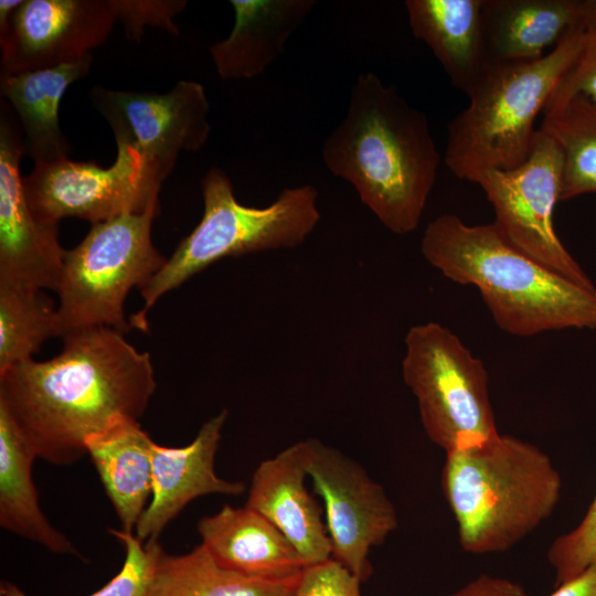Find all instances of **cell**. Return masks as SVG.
Segmentation results:
<instances>
[{
	"mask_svg": "<svg viewBox=\"0 0 596 596\" xmlns=\"http://www.w3.org/2000/svg\"><path fill=\"white\" fill-rule=\"evenodd\" d=\"M109 533L124 545L125 562L115 577L89 596H147L163 551L161 545L158 541L143 544L132 532L121 529H109ZM0 595L29 596L9 582L1 583Z\"/></svg>",
	"mask_w": 596,
	"mask_h": 596,
	"instance_id": "obj_27",
	"label": "cell"
},
{
	"mask_svg": "<svg viewBox=\"0 0 596 596\" xmlns=\"http://www.w3.org/2000/svg\"><path fill=\"white\" fill-rule=\"evenodd\" d=\"M116 19L124 26L129 41L140 42L146 26L160 28L172 35L179 30L174 18L185 7L184 0H111Z\"/></svg>",
	"mask_w": 596,
	"mask_h": 596,
	"instance_id": "obj_29",
	"label": "cell"
},
{
	"mask_svg": "<svg viewBox=\"0 0 596 596\" xmlns=\"http://www.w3.org/2000/svg\"><path fill=\"white\" fill-rule=\"evenodd\" d=\"M573 95H584L596 103V28L583 30L581 51L550 99Z\"/></svg>",
	"mask_w": 596,
	"mask_h": 596,
	"instance_id": "obj_31",
	"label": "cell"
},
{
	"mask_svg": "<svg viewBox=\"0 0 596 596\" xmlns=\"http://www.w3.org/2000/svg\"><path fill=\"white\" fill-rule=\"evenodd\" d=\"M25 155L19 121L8 102L0 109V284L56 291L66 251L58 242V224L39 220L22 183Z\"/></svg>",
	"mask_w": 596,
	"mask_h": 596,
	"instance_id": "obj_13",
	"label": "cell"
},
{
	"mask_svg": "<svg viewBox=\"0 0 596 596\" xmlns=\"http://www.w3.org/2000/svg\"><path fill=\"white\" fill-rule=\"evenodd\" d=\"M483 0H407L408 24L433 52L451 84L466 95L491 62L485 44Z\"/></svg>",
	"mask_w": 596,
	"mask_h": 596,
	"instance_id": "obj_19",
	"label": "cell"
},
{
	"mask_svg": "<svg viewBox=\"0 0 596 596\" xmlns=\"http://www.w3.org/2000/svg\"><path fill=\"white\" fill-rule=\"evenodd\" d=\"M38 458L0 401V525L55 554L78 556L74 544L43 513L32 475Z\"/></svg>",
	"mask_w": 596,
	"mask_h": 596,
	"instance_id": "obj_23",
	"label": "cell"
},
{
	"mask_svg": "<svg viewBox=\"0 0 596 596\" xmlns=\"http://www.w3.org/2000/svg\"><path fill=\"white\" fill-rule=\"evenodd\" d=\"M550 596H596V562L557 586Z\"/></svg>",
	"mask_w": 596,
	"mask_h": 596,
	"instance_id": "obj_33",
	"label": "cell"
},
{
	"mask_svg": "<svg viewBox=\"0 0 596 596\" xmlns=\"http://www.w3.org/2000/svg\"><path fill=\"white\" fill-rule=\"evenodd\" d=\"M91 100L108 123L116 143L132 148L161 183L181 151H198L209 139L210 103L202 84L179 81L167 93L115 91L96 85Z\"/></svg>",
	"mask_w": 596,
	"mask_h": 596,
	"instance_id": "obj_11",
	"label": "cell"
},
{
	"mask_svg": "<svg viewBox=\"0 0 596 596\" xmlns=\"http://www.w3.org/2000/svg\"><path fill=\"white\" fill-rule=\"evenodd\" d=\"M201 189L202 219L140 288L143 305L131 315V328L147 332L148 311L159 298L212 264L225 257L297 247L320 220L318 191L310 184L284 189L267 206H247L237 201L226 172L213 167Z\"/></svg>",
	"mask_w": 596,
	"mask_h": 596,
	"instance_id": "obj_6",
	"label": "cell"
},
{
	"mask_svg": "<svg viewBox=\"0 0 596 596\" xmlns=\"http://www.w3.org/2000/svg\"><path fill=\"white\" fill-rule=\"evenodd\" d=\"M201 544L222 567L259 578H287L308 567L288 539L254 510L223 505L198 522Z\"/></svg>",
	"mask_w": 596,
	"mask_h": 596,
	"instance_id": "obj_17",
	"label": "cell"
},
{
	"mask_svg": "<svg viewBox=\"0 0 596 596\" xmlns=\"http://www.w3.org/2000/svg\"><path fill=\"white\" fill-rule=\"evenodd\" d=\"M234 26L209 51L220 77L262 75L285 51L292 33L316 6L313 0H232Z\"/></svg>",
	"mask_w": 596,
	"mask_h": 596,
	"instance_id": "obj_18",
	"label": "cell"
},
{
	"mask_svg": "<svg viewBox=\"0 0 596 596\" xmlns=\"http://www.w3.org/2000/svg\"><path fill=\"white\" fill-rule=\"evenodd\" d=\"M62 336L57 307L42 290L0 284V374L32 359L50 338Z\"/></svg>",
	"mask_w": 596,
	"mask_h": 596,
	"instance_id": "obj_26",
	"label": "cell"
},
{
	"mask_svg": "<svg viewBox=\"0 0 596 596\" xmlns=\"http://www.w3.org/2000/svg\"><path fill=\"white\" fill-rule=\"evenodd\" d=\"M24 0H1L0 1V39H3L11 25V21Z\"/></svg>",
	"mask_w": 596,
	"mask_h": 596,
	"instance_id": "obj_34",
	"label": "cell"
},
{
	"mask_svg": "<svg viewBox=\"0 0 596 596\" xmlns=\"http://www.w3.org/2000/svg\"><path fill=\"white\" fill-rule=\"evenodd\" d=\"M321 155L327 169L349 182L387 230L406 235L418 227L440 155L426 115L393 85L371 72L360 74Z\"/></svg>",
	"mask_w": 596,
	"mask_h": 596,
	"instance_id": "obj_2",
	"label": "cell"
},
{
	"mask_svg": "<svg viewBox=\"0 0 596 596\" xmlns=\"http://www.w3.org/2000/svg\"><path fill=\"white\" fill-rule=\"evenodd\" d=\"M2 596V595H1Z\"/></svg>",
	"mask_w": 596,
	"mask_h": 596,
	"instance_id": "obj_36",
	"label": "cell"
},
{
	"mask_svg": "<svg viewBox=\"0 0 596 596\" xmlns=\"http://www.w3.org/2000/svg\"><path fill=\"white\" fill-rule=\"evenodd\" d=\"M404 343L403 380L435 445L447 454L499 435L485 364L458 336L430 321L413 326Z\"/></svg>",
	"mask_w": 596,
	"mask_h": 596,
	"instance_id": "obj_8",
	"label": "cell"
},
{
	"mask_svg": "<svg viewBox=\"0 0 596 596\" xmlns=\"http://www.w3.org/2000/svg\"><path fill=\"white\" fill-rule=\"evenodd\" d=\"M92 62L93 55L88 54L54 67L0 74V95L19 117L25 155L34 164L68 158L72 145L60 126V104L66 89L88 74Z\"/></svg>",
	"mask_w": 596,
	"mask_h": 596,
	"instance_id": "obj_20",
	"label": "cell"
},
{
	"mask_svg": "<svg viewBox=\"0 0 596 596\" xmlns=\"http://www.w3.org/2000/svg\"><path fill=\"white\" fill-rule=\"evenodd\" d=\"M63 339L56 356L0 374V401L38 458L57 466L86 456V440L118 419L139 421L157 389L149 353L125 333L92 327Z\"/></svg>",
	"mask_w": 596,
	"mask_h": 596,
	"instance_id": "obj_1",
	"label": "cell"
},
{
	"mask_svg": "<svg viewBox=\"0 0 596 596\" xmlns=\"http://www.w3.org/2000/svg\"><path fill=\"white\" fill-rule=\"evenodd\" d=\"M547 560L561 585L596 562V493L581 522L556 538L547 551Z\"/></svg>",
	"mask_w": 596,
	"mask_h": 596,
	"instance_id": "obj_28",
	"label": "cell"
},
{
	"mask_svg": "<svg viewBox=\"0 0 596 596\" xmlns=\"http://www.w3.org/2000/svg\"><path fill=\"white\" fill-rule=\"evenodd\" d=\"M302 440L263 460L255 469L245 507L272 522L308 566L331 558L322 509L306 486Z\"/></svg>",
	"mask_w": 596,
	"mask_h": 596,
	"instance_id": "obj_16",
	"label": "cell"
},
{
	"mask_svg": "<svg viewBox=\"0 0 596 596\" xmlns=\"http://www.w3.org/2000/svg\"><path fill=\"white\" fill-rule=\"evenodd\" d=\"M562 155L555 141L538 129L524 162L509 170L480 174L493 222L518 251L571 281L596 291L592 279L558 238L553 213L560 201Z\"/></svg>",
	"mask_w": 596,
	"mask_h": 596,
	"instance_id": "obj_9",
	"label": "cell"
},
{
	"mask_svg": "<svg viewBox=\"0 0 596 596\" xmlns=\"http://www.w3.org/2000/svg\"><path fill=\"white\" fill-rule=\"evenodd\" d=\"M561 477L550 457L510 435L446 454L441 488L461 547L472 554L505 551L554 511Z\"/></svg>",
	"mask_w": 596,
	"mask_h": 596,
	"instance_id": "obj_4",
	"label": "cell"
},
{
	"mask_svg": "<svg viewBox=\"0 0 596 596\" xmlns=\"http://www.w3.org/2000/svg\"><path fill=\"white\" fill-rule=\"evenodd\" d=\"M155 441L138 421L120 418L85 444L121 530L132 532L152 496Z\"/></svg>",
	"mask_w": 596,
	"mask_h": 596,
	"instance_id": "obj_22",
	"label": "cell"
},
{
	"mask_svg": "<svg viewBox=\"0 0 596 596\" xmlns=\"http://www.w3.org/2000/svg\"><path fill=\"white\" fill-rule=\"evenodd\" d=\"M300 577L247 576L222 567L199 544L185 554L162 551L147 596H297Z\"/></svg>",
	"mask_w": 596,
	"mask_h": 596,
	"instance_id": "obj_24",
	"label": "cell"
},
{
	"mask_svg": "<svg viewBox=\"0 0 596 596\" xmlns=\"http://www.w3.org/2000/svg\"><path fill=\"white\" fill-rule=\"evenodd\" d=\"M360 586L354 575L329 558L302 571L297 596H361Z\"/></svg>",
	"mask_w": 596,
	"mask_h": 596,
	"instance_id": "obj_30",
	"label": "cell"
},
{
	"mask_svg": "<svg viewBox=\"0 0 596 596\" xmlns=\"http://www.w3.org/2000/svg\"><path fill=\"white\" fill-rule=\"evenodd\" d=\"M579 25L583 30L596 28V0H579Z\"/></svg>",
	"mask_w": 596,
	"mask_h": 596,
	"instance_id": "obj_35",
	"label": "cell"
},
{
	"mask_svg": "<svg viewBox=\"0 0 596 596\" xmlns=\"http://www.w3.org/2000/svg\"><path fill=\"white\" fill-rule=\"evenodd\" d=\"M421 249L448 279L476 286L507 333L596 329V291L518 251L494 223L469 225L456 214H441L427 224Z\"/></svg>",
	"mask_w": 596,
	"mask_h": 596,
	"instance_id": "obj_3",
	"label": "cell"
},
{
	"mask_svg": "<svg viewBox=\"0 0 596 596\" xmlns=\"http://www.w3.org/2000/svg\"><path fill=\"white\" fill-rule=\"evenodd\" d=\"M227 415L223 409L206 421L187 446L153 444L152 496L135 529L141 542L158 541L166 526L199 497L241 496L246 491L244 482L225 480L214 469Z\"/></svg>",
	"mask_w": 596,
	"mask_h": 596,
	"instance_id": "obj_15",
	"label": "cell"
},
{
	"mask_svg": "<svg viewBox=\"0 0 596 596\" xmlns=\"http://www.w3.org/2000/svg\"><path fill=\"white\" fill-rule=\"evenodd\" d=\"M583 29H574L542 57L494 62L467 94L469 105L448 125L444 160L459 179L475 182L528 158L538 115L575 62Z\"/></svg>",
	"mask_w": 596,
	"mask_h": 596,
	"instance_id": "obj_5",
	"label": "cell"
},
{
	"mask_svg": "<svg viewBox=\"0 0 596 596\" xmlns=\"http://www.w3.org/2000/svg\"><path fill=\"white\" fill-rule=\"evenodd\" d=\"M159 209L127 213L92 225L74 248L66 251L57 290V311L67 332L109 327L127 333L128 292L143 287L167 258L151 240L152 221Z\"/></svg>",
	"mask_w": 596,
	"mask_h": 596,
	"instance_id": "obj_7",
	"label": "cell"
},
{
	"mask_svg": "<svg viewBox=\"0 0 596 596\" xmlns=\"http://www.w3.org/2000/svg\"><path fill=\"white\" fill-rule=\"evenodd\" d=\"M34 215L46 223L77 217L92 225L127 213L159 209L161 182L130 147L117 145L114 163L102 168L94 161L65 158L34 164L22 178Z\"/></svg>",
	"mask_w": 596,
	"mask_h": 596,
	"instance_id": "obj_10",
	"label": "cell"
},
{
	"mask_svg": "<svg viewBox=\"0 0 596 596\" xmlns=\"http://www.w3.org/2000/svg\"><path fill=\"white\" fill-rule=\"evenodd\" d=\"M539 129L562 155L560 201L596 193V103L584 95L550 99Z\"/></svg>",
	"mask_w": 596,
	"mask_h": 596,
	"instance_id": "obj_25",
	"label": "cell"
},
{
	"mask_svg": "<svg viewBox=\"0 0 596 596\" xmlns=\"http://www.w3.org/2000/svg\"><path fill=\"white\" fill-rule=\"evenodd\" d=\"M451 596H528L517 583L501 577L481 575Z\"/></svg>",
	"mask_w": 596,
	"mask_h": 596,
	"instance_id": "obj_32",
	"label": "cell"
},
{
	"mask_svg": "<svg viewBox=\"0 0 596 596\" xmlns=\"http://www.w3.org/2000/svg\"><path fill=\"white\" fill-rule=\"evenodd\" d=\"M302 443L308 477L323 501L331 558L364 583L372 574V547L397 528L396 509L356 461L316 438Z\"/></svg>",
	"mask_w": 596,
	"mask_h": 596,
	"instance_id": "obj_12",
	"label": "cell"
},
{
	"mask_svg": "<svg viewBox=\"0 0 596 596\" xmlns=\"http://www.w3.org/2000/svg\"><path fill=\"white\" fill-rule=\"evenodd\" d=\"M481 19L490 61H531L581 26L579 0H483Z\"/></svg>",
	"mask_w": 596,
	"mask_h": 596,
	"instance_id": "obj_21",
	"label": "cell"
},
{
	"mask_svg": "<svg viewBox=\"0 0 596 596\" xmlns=\"http://www.w3.org/2000/svg\"><path fill=\"white\" fill-rule=\"evenodd\" d=\"M116 20L111 0H24L0 39V74L44 70L92 54Z\"/></svg>",
	"mask_w": 596,
	"mask_h": 596,
	"instance_id": "obj_14",
	"label": "cell"
}]
</instances>
